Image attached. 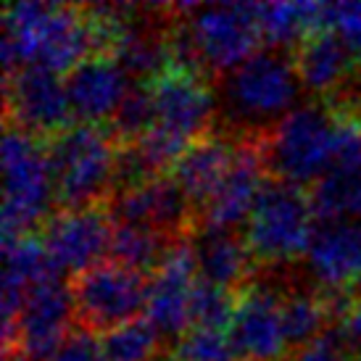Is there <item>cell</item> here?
<instances>
[{
	"label": "cell",
	"instance_id": "obj_30",
	"mask_svg": "<svg viewBox=\"0 0 361 361\" xmlns=\"http://www.w3.org/2000/svg\"><path fill=\"white\" fill-rule=\"evenodd\" d=\"M332 121L330 171H361V114L353 106L332 109Z\"/></svg>",
	"mask_w": 361,
	"mask_h": 361
},
{
	"label": "cell",
	"instance_id": "obj_23",
	"mask_svg": "<svg viewBox=\"0 0 361 361\" xmlns=\"http://www.w3.org/2000/svg\"><path fill=\"white\" fill-rule=\"evenodd\" d=\"M3 290L27 295L30 288L51 277H59L51 256L42 245V238L21 235L3 240Z\"/></svg>",
	"mask_w": 361,
	"mask_h": 361
},
{
	"label": "cell",
	"instance_id": "obj_18",
	"mask_svg": "<svg viewBox=\"0 0 361 361\" xmlns=\"http://www.w3.org/2000/svg\"><path fill=\"white\" fill-rule=\"evenodd\" d=\"M87 56H92V42L85 8L53 3L51 13L40 30L35 66H45L56 74H66Z\"/></svg>",
	"mask_w": 361,
	"mask_h": 361
},
{
	"label": "cell",
	"instance_id": "obj_33",
	"mask_svg": "<svg viewBox=\"0 0 361 361\" xmlns=\"http://www.w3.org/2000/svg\"><path fill=\"white\" fill-rule=\"evenodd\" d=\"M330 32L341 35V40L361 59V0L330 3Z\"/></svg>",
	"mask_w": 361,
	"mask_h": 361
},
{
	"label": "cell",
	"instance_id": "obj_2",
	"mask_svg": "<svg viewBox=\"0 0 361 361\" xmlns=\"http://www.w3.org/2000/svg\"><path fill=\"white\" fill-rule=\"evenodd\" d=\"M301 80L295 61L285 51H259L238 69L221 77V101L235 124L243 127H274L293 111Z\"/></svg>",
	"mask_w": 361,
	"mask_h": 361
},
{
	"label": "cell",
	"instance_id": "obj_28",
	"mask_svg": "<svg viewBox=\"0 0 361 361\" xmlns=\"http://www.w3.org/2000/svg\"><path fill=\"white\" fill-rule=\"evenodd\" d=\"M153 124H156V109H153L148 82H132L127 95L121 98L119 109L109 119V130L114 132L116 142H130L145 135Z\"/></svg>",
	"mask_w": 361,
	"mask_h": 361
},
{
	"label": "cell",
	"instance_id": "obj_25",
	"mask_svg": "<svg viewBox=\"0 0 361 361\" xmlns=\"http://www.w3.org/2000/svg\"><path fill=\"white\" fill-rule=\"evenodd\" d=\"M311 211L317 221H359L361 219V171H327L311 185Z\"/></svg>",
	"mask_w": 361,
	"mask_h": 361
},
{
	"label": "cell",
	"instance_id": "obj_26",
	"mask_svg": "<svg viewBox=\"0 0 361 361\" xmlns=\"http://www.w3.org/2000/svg\"><path fill=\"white\" fill-rule=\"evenodd\" d=\"M327 327H332V322L322 295L293 293L288 298H282V330H285L288 348L301 351L303 345L317 341Z\"/></svg>",
	"mask_w": 361,
	"mask_h": 361
},
{
	"label": "cell",
	"instance_id": "obj_5",
	"mask_svg": "<svg viewBox=\"0 0 361 361\" xmlns=\"http://www.w3.org/2000/svg\"><path fill=\"white\" fill-rule=\"evenodd\" d=\"M314 211L309 192L282 180H267L251 216L245 221V243L253 259L288 261L306 256L314 238Z\"/></svg>",
	"mask_w": 361,
	"mask_h": 361
},
{
	"label": "cell",
	"instance_id": "obj_22",
	"mask_svg": "<svg viewBox=\"0 0 361 361\" xmlns=\"http://www.w3.org/2000/svg\"><path fill=\"white\" fill-rule=\"evenodd\" d=\"M111 56L116 59L121 69L137 82L156 80L161 71H166L171 66L169 37L159 35L151 27L135 24V21H130L124 27Z\"/></svg>",
	"mask_w": 361,
	"mask_h": 361
},
{
	"label": "cell",
	"instance_id": "obj_3",
	"mask_svg": "<svg viewBox=\"0 0 361 361\" xmlns=\"http://www.w3.org/2000/svg\"><path fill=\"white\" fill-rule=\"evenodd\" d=\"M3 240L32 235L35 227L51 219L48 214L56 203L51 164L42 140L8 124L3 135Z\"/></svg>",
	"mask_w": 361,
	"mask_h": 361
},
{
	"label": "cell",
	"instance_id": "obj_35",
	"mask_svg": "<svg viewBox=\"0 0 361 361\" xmlns=\"http://www.w3.org/2000/svg\"><path fill=\"white\" fill-rule=\"evenodd\" d=\"M341 327H343L345 341H348L351 353L356 356V361H361V303H356V306L348 311V317L343 319Z\"/></svg>",
	"mask_w": 361,
	"mask_h": 361
},
{
	"label": "cell",
	"instance_id": "obj_7",
	"mask_svg": "<svg viewBox=\"0 0 361 361\" xmlns=\"http://www.w3.org/2000/svg\"><path fill=\"white\" fill-rule=\"evenodd\" d=\"M77 327L90 332H109L124 322L137 319L145 311L148 277L140 271L101 261L69 280Z\"/></svg>",
	"mask_w": 361,
	"mask_h": 361
},
{
	"label": "cell",
	"instance_id": "obj_16",
	"mask_svg": "<svg viewBox=\"0 0 361 361\" xmlns=\"http://www.w3.org/2000/svg\"><path fill=\"white\" fill-rule=\"evenodd\" d=\"M63 85L74 119L85 124H101L103 119H111L132 87L130 74L121 69L114 56H87L63 74Z\"/></svg>",
	"mask_w": 361,
	"mask_h": 361
},
{
	"label": "cell",
	"instance_id": "obj_12",
	"mask_svg": "<svg viewBox=\"0 0 361 361\" xmlns=\"http://www.w3.org/2000/svg\"><path fill=\"white\" fill-rule=\"evenodd\" d=\"M238 361H277L288 351L282 330V301L277 293L261 285L238 290L235 314L227 327Z\"/></svg>",
	"mask_w": 361,
	"mask_h": 361
},
{
	"label": "cell",
	"instance_id": "obj_21",
	"mask_svg": "<svg viewBox=\"0 0 361 361\" xmlns=\"http://www.w3.org/2000/svg\"><path fill=\"white\" fill-rule=\"evenodd\" d=\"M293 61H295L298 80L306 90L327 92L351 74L356 56L341 40V35L319 32L306 37L298 45V51H293Z\"/></svg>",
	"mask_w": 361,
	"mask_h": 361
},
{
	"label": "cell",
	"instance_id": "obj_29",
	"mask_svg": "<svg viewBox=\"0 0 361 361\" xmlns=\"http://www.w3.org/2000/svg\"><path fill=\"white\" fill-rule=\"evenodd\" d=\"M238 293L211 285L206 280H195L190 290V322L192 327H209V330H224L230 327L235 314Z\"/></svg>",
	"mask_w": 361,
	"mask_h": 361
},
{
	"label": "cell",
	"instance_id": "obj_36",
	"mask_svg": "<svg viewBox=\"0 0 361 361\" xmlns=\"http://www.w3.org/2000/svg\"><path fill=\"white\" fill-rule=\"evenodd\" d=\"M351 295H353V298H356V301L361 303V277L351 285Z\"/></svg>",
	"mask_w": 361,
	"mask_h": 361
},
{
	"label": "cell",
	"instance_id": "obj_32",
	"mask_svg": "<svg viewBox=\"0 0 361 361\" xmlns=\"http://www.w3.org/2000/svg\"><path fill=\"white\" fill-rule=\"evenodd\" d=\"M290 361H356V356L348 348L343 327L332 324L317 341H311L309 345H303L301 351H295Z\"/></svg>",
	"mask_w": 361,
	"mask_h": 361
},
{
	"label": "cell",
	"instance_id": "obj_6",
	"mask_svg": "<svg viewBox=\"0 0 361 361\" xmlns=\"http://www.w3.org/2000/svg\"><path fill=\"white\" fill-rule=\"evenodd\" d=\"M188 13L185 30L190 35L203 69L216 74L238 69L259 53L261 32L256 3H211V6H171Z\"/></svg>",
	"mask_w": 361,
	"mask_h": 361
},
{
	"label": "cell",
	"instance_id": "obj_17",
	"mask_svg": "<svg viewBox=\"0 0 361 361\" xmlns=\"http://www.w3.org/2000/svg\"><path fill=\"white\" fill-rule=\"evenodd\" d=\"M306 267L324 293L345 290L361 277V221H322L306 251Z\"/></svg>",
	"mask_w": 361,
	"mask_h": 361
},
{
	"label": "cell",
	"instance_id": "obj_27",
	"mask_svg": "<svg viewBox=\"0 0 361 361\" xmlns=\"http://www.w3.org/2000/svg\"><path fill=\"white\" fill-rule=\"evenodd\" d=\"M159 332L145 317L124 322L114 330L103 332L101 345L106 361H151L159 348Z\"/></svg>",
	"mask_w": 361,
	"mask_h": 361
},
{
	"label": "cell",
	"instance_id": "obj_31",
	"mask_svg": "<svg viewBox=\"0 0 361 361\" xmlns=\"http://www.w3.org/2000/svg\"><path fill=\"white\" fill-rule=\"evenodd\" d=\"M174 361H238L235 348L224 330H209V327H190L182 338H177Z\"/></svg>",
	"mask_w": 361,
	"mask_h": 361
},
{
	"label": "cell",
	"instance_id": "obj_15",
	"mask_svg": "<svg viewBox=\"0 0 361 361\" xmlns=\"http://www.w3.org/2000/svg\"><path fill=\"white\" fill-rule=\"evenodd\" d=\"M109 216L114 221L140 224L177 238L174 232H182V227H188L190 221V201L185 198L180 185L171 180V174H159L127 190L114 192Z\"/></svg>",
	"mask_w": 361,
	"mask_h": 361
},
{
	"label": "cell",
	"instance_id": "obj_20",
	"mask_svg": "<svg viewBox=\"0 0 361 361\" xmlns=\"http://www.w3.org/2000/svg\"><path fill=\"white\" fill-rule=\"evenodd\" d=\"M232 159H235V148L230 142L206 135L185 148V153L171 166V180L180 185L188 201L203 206L221 185L224 174L230 171Z\"/></svg>",
	"mask_w": 361,
	"mask_h": 361
},
{
	"label": "cell",
	"instance_id": "obj_11",
	"mask_svg": "<svg viewBox=\"0 0 361 361\" xmlns=\"http://www.w3.org/2000/svg\"><path fill=\"white\" fill-rule=\"evenodd\" d=\"M114 219L95 209L56 211L42 224V245L51 256L56 271H69L71 277L101 264V256L109 253Z\"/></svg>",
	"mask_w": 361,
	"mask_h": 361
},
{
	"label": "cell",
	"instance_id": "obj_10",
	"mask_svg": "<svg viewBox=\"0 0 361 361\" xmlns=\"http://www.w3.org/2000/svg\"><path fill=\"white\" fill-rule=\"evenodd\" d=\"M74 301L69 285L51 277L30 288L16 324V351L6 361H51L63 338L71 332Z\"/></svg>",
	"mask_w": 361,
	"mask_h": 361
},
{
	"label": "cell",
	"instance_id": "obj_13",
	"mask_svg": "<svg viewBox=\"0 0 361 361\" xmlns=\"http://www.w3.org/2000/svg\"><path fill=\"white\" fill-rule=\"evenodd\" d=\"M264 151L261 137H248L235 148L230 171L209 201L201 206V230H232L240 221H248L253 206L264 188Z\"/></svg>",
	"mask_w": 361,
	"mask_h": 361
},
{
	"label": "cell",
	"instance_id": "obj_4",
	"mask_svg": "<svg viewBox=\"0 0 361 361\" xmlns=\"http://www.w3.org/2000/svg\"><path fill=\"white\" fill-rule=\"evenodd\" d=\"M332 109L303 103L259 135L267 169L274 171V180L301 188L324 177L332 164Z\"/></svg>",
	"mask_w": 361,
	"mask_h": 361
},
{
	"label": "cell",
	"instance_id": "obj_24",
	"mask_svg": "<svg viewBox=\"0 0 361 361\" xmlns=\"http://www.w3.org/2000/svg\"><path fill=\"white\" fill-rule=\"evenodd\" d=\"M180 238V235H177ZM174 238L156 232L151 227H140V224H124V221H114L109 240V261L127 267L132 271L148 274L161 264L166 248L171 245Z\"/></svg>",
	"mask_w": 361,
	"mask_h": 361
},
{
	"label": "cell",
	"instance_id": "obj_19",
	"mask_svg": "<svg viewBox=\"0 0 361 361\" xmlns=\"http://www.w3.org/2000/svg\"><path fill=\"white\" fill-rule=\"evenodd\" d=\"M190 240L201 280L232 293L248 280L253 253L245 238L235 235V230H198Z\"/></svg>",
	"mask_w": 361,
	"mask_h": 361
},
{
	"label": "cell",
	"instance_id": "obj_14",
	"mask_svg": "<svg viewBox=\"0 0 361 361\" xmlns=\"http://www.w3.org/2000/svg\"><path fill=\"white\" fill-rule=\"evenodd\" d=\"M156 109V124L174 132L182 140H201L214 116V95L203 85L201 74L169 66L148 82Z\"/></svg>",
	"mask_w": 361,
	"mask_h": 361
},
{
	"label": "cell",
	"instance_id": "obj_9",
	"mask_svg": "<svg viewBox=\"0 0 361 361\" xmlns=\"http://www.w3.org/2000/svg\"><path fill=\"white\" fill-rule=\"evenodd\" d=\"M198 280V264L190 238H174L164 259L148 274V295L142 317L161 338H182L192 327L190 290Z\"/></svg>",
	"mask_w": 361,
	"mask_h": 361
},
{
	"label": "cell",
	"instance_id": "obj_1",
	"mask_svg": "<svg viewBox=\"0 0 361 361\" xmlns=\"http://www.w3.org/2000/svg\"><path fill=\"white\" fill-rule=\"evenodd\" d=\"M116 137L106 124L77 121L48 140L56 206L61 211L95 209L114 190Z\"/></svg>",
	"mask_w": 361,
	"mask_h": 361
},
{
	"label": "cell",
	"instance_id": "obj_34",
	"mask_svg": "<svg viewBox=\"0 0 361 361\" xmlns=\"http://www.w3.org/2000/svg\"><path fill=\"white\" fill-rule=\"evenodd\" d=\"M51 361H106V356H103L101 338H95V332L85 327H71Z\"/></svg>",
	"mask_w": 361,
	"mask_h": 361
},
{
	"label": "cell",
	"instance_id": "obj_8",
	"mask_svg": "<svg viewBox=\"0 0 361 361\" xmlns=\"http://www.w3.org/2000/svg\"><path fill=\"white\" fill-rule=\"evenodd\" d=\"M6 119L32 137H56L74 124L66 85L45 66H21L6 80Z\"/></svg>",
	"mask_w": 361,
	"mask_h": 361
}]
</instances>
